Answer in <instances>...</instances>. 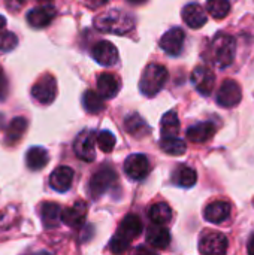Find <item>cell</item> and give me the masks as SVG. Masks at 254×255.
Returning <instances> with one entry per match:
<instances>
[{
    "instance_id": "obj_13",
    "label": "cell",
    "mask_w": 254,
    "mask_h": 255,
    "mask_svg": "<svg viewBox=\"0 0 254 255\" xmlns=\"http://www.w3.org/2000/svg\"><path fill=\"white\" fill-rule=\"evenodd\" d=\"M186 33L180 27H174L166 31L160 39V48L169 55H178L184 46Z\"/></svg>"
},
{
    "instance_id": "obj_31",
    "label": "cell",
    "mask_w": 254,
    "mask_h": 255,
    "mask_svg": "<svg viewBox=\"0 0 254 255\" xmlns=\"http://www.w3.org/2000/svg\"><path fill=\"white\" fill-rule=\"evenodd\" d=\"M207 9L216 19H223L231 12V0H207Z\"/></svg>"
},
{
    "instance_id": "obj_2",
    "label": "cell",
    "mask_w": 254,
    "mask_h": 255,
    "mask_svg": "<svg viewBox=\"0 0 254 255\" xmlns=\"http://www.w3.org/2000/svg\"><path fill=\"white\" fill-rule=\"evenodd\" d=\"M168 76L169 75H168V70L165 66L156 64V63L148 64L145 67V70L142 72V76L139 81L141 93L147 97H154L165 87Z\"/></svg>"
},
{
    "instance_id": "obj_10",
    "label": "cell",
    "mask_w": 254,
    "mask_h": 255,
    "mask_svg": "<svg viewBox=\"0 0 254 255\" xmlns=\"http://www.w3.org/2000/svg\"><path fill=\"white\" fill-rule=\"evenodd\" d=\"M192 84L202 96H210L216 84V75L205 66H198L192 73Z\"/></svg>"
},
{
    "instance_id": "obj_3",
    "label": "cell",
    "mask_w": 254,
    "mask_h": 255,
    "mask_svg": "<svg viewBox=\"0 0 254 255\" xmlns=\"http://www.w3.org/2000/svg\"><path fill=\"white\" fill-rule=\"evenodd\" d=\"M235 39L228 33H217L211 42V60L219 67H228L235 58Z\"/></svg>"
},
{
    "instance_id": "obj_33",
    "label": "cell",
    "mask_w": 254,
    "mask_h": 255,
    "mask_svg": "<svg viewBox=\"0 0 254 255\" xmlns=\"http://www.w3.org/2000/svg\"><path fill=\"white\" fill-rule=\"evenodd\" d=\"M18 45V37L12 31H1L0 33V51L7 52L16 48Z\"/></svg>"
},
{
    "instance_id": "obj_25",
    "label": "cell",
    "mask_w": 254,
    "mask_h": 255,
    "mask_svg": "<svg viewBox=\"0 0 254 255\" xmlns=\"http://www.w3.org/2000/svg\"><path fill=\"white\" fill-rule=\"evenodd\" d=\"M172 181L180 185V187H184V188H190L196 184L198 181V175L195 172V169L189 167V166H178L174 172V176H172Z\"/></svg>"
},
{
    "instance_id": "obj_37",
    "label": "cell",
    "mask_w": 254,
    "mask_h": 255,
    "mask_svg": "<svg viewBox=\"0 0 254 255\" xmlns=\"http://www.w3.org/2000/svg\"><path fill=\"white\" fill-rule=\"evenodd\" d=\"M6 96H7V79L4 76L3 69L0 67V100L6 99Z\"/></svg>"
},
{
    "instance_id": "obj_18",
    "label": "cell",
    "mask_w": 254,
    "mask_h": 255,
    "mask_svg": "<svg viewBox=\"0 0 254 255\" xmlns=\"http://www.w3.org/2000/svg\"><path fill=\"white\" fill-rule=\"evenodd\" d=\"M120 91V81L112 73H100L97 78V93L103 99H114Z\"/></svg>"
},
{
    "instance_id": "obj_12",
    "label": "cell",
    "mask_w": 254,
    "mask_h": 255,
    "mask_svg": "<svg viewBox=\"0 0 254 255\" xmlns=\"http://www.w3.org/2000/svg\"><path fill=\"white\" fill-rule=\"evenodd\" d=\"M55 13H57L55 7L52 4L43 3L42 6L34 7L27 13V22L34 28H43L52 22V19L55 18Z\"/></svg>"
},
{
    "instance_id": "obj_36",
    "label": "cell",
    "mask_w": 254,
    "mask_h": 255,
    "mask_svg": "<svg viewBox=\"0 0 254 255\" xmlns=\"http://www.w3.org/2000/svg\"><path fill=\"white\" fill-rule=\"evenodd\" d=\"M4 4H6L7 10H10V12H18V10L25 4V0H4Z\"/></svg>"
},
{
    "instance_id": "obj_11",
    "label": "cell",
    "mask_w": 254,
    "mask_h": 255,
    "mask_svg": "<svg viewBox=\"0 0 254 255\" xmlns=\"http://www.w3.org/2000/svg\"><path fill=\"white\" fill-rule=\"evenodd\" d=\"M93 58L102 64V66H114L118 63V49L115 48L114 43L108 42V40H100L97 42L93 49H91Z\"/></svg>"
},
{
    "instance_id": "obj_28",
    "label": "cell",
    "mask_w": 254,
    "mask_h": 255,
    "mask_svg": "<svg viewBox=\"0 0 254 255\" xmlns=\"http://www.w3.org/2000/svg\"><path fill=\"white\" fill-rule=\"evenodd\" d=\"M124 128L129 134L135 136V137H142L145 133L150 131L147 123L138 115V114H132L126 118L124 121Z\"/></svg>"
},
{
    "instance_id": "obj_42",
    "label": "cell",
    "mask_w": 254,
    "mask_h": 255,
    "mask_svg": "<svg viewBox=\"0 0 254 255\" xmlns=\"http://www.w3.org/2000/svg\"><path fill=\"white\" fill-rule=\"evenodd\" d=\"M37 1H39V3H42V4H43V3H49V1H51V0H37Z\"/></svg>"
},
{
    "instance_id": "obj_14",
    "label": "cell",
    "mask_w": 254,
    "mask_h": 255,
    "mask_svg": "<svg viewBox=\"0 0 254 255\" xmlns=\"http://www.w3.org/2000/svg\"><path fill=\"white\" fill-rule=\"evenodd\" d=\"M87 217V205L84 202H76L70 208H64L60 212V220L69 227H78L84 223Z\"/></svg>"
},
{
    "instance_id": "obj_35",
    "label": "cell",
    "mask_w": 254,
    "mask_h": 255,
    "mask_svg": "<svg viewBox=\"0 0 254 255\" xmlns=\"http://www.w3.org/2000/svg\"><path fill=\"white\" fill-rule=\"evenodd\" d=\"M16 220V208L9 206L3 214H0V232L9 229Z\"/></svg>"
},
{
    "instance_id": "obj_5",
    "label": "cell",
    "mask_w": 254,
    "mask_h": 255,
    "mask_svg": "<svg viewBox=\"0 0 254 255\" xmlns=\"http://www.w3.org/2000/svg\"><path fill=\"white\" fill-rule=\"evenodd\" d=\"M117 182V173L112 167L103 166L90 179V193L94 199L103 196Z\"/></svg>"
},
{
    "instance_id": "obj_15",
    "label": "cell",
    "mask_w": 254,
    "mask_h": 255,
    "mask_svg": "<svg viewBox=\"0 0 254 255\" xmlns=\"http://www.w3.org/2000/svg\"><path fill=\"white\" fill-rule=\"evenodd\" d=\"M73 170L67 166H61V167H57L51 176H49V185L52 190L58 191V193H66L70 185H72V181H73Z\"/></svg>"
},
{
    "instance_id": "obj_7",
    "label": "cell",
    "mask_w": 254,
    "mask_h": 255,
    "mask_svg": "<svg viewBox=\"0 0 254 255\" xmlns=\"http://www.w3.org/2000/svg\"><path fill=\"white\" fill-rule=\"evenodd\" d=\"M202 254H225L228 251V238L219 232H207L199 241Z\"/></svg>"
},
{
    "instance_id": "obj_26",
    "label": "cell",
    "mask_w": 254,
    "mask_h": 255,
    "mask_svg": "<svg viewBox=\"0 0 254 255\" xmlns=\"http://www.w3.org/2000/svg\"><path fill=\"white\" fill-rule=\"evenodd\" d=\"M148 217H150L153 224L165 226V224H168L172 220V209L169 208L168 203L160 202V203H156V205H153L150 208Z\"/></svg>"
},
{
    "instance_id": "obj_29",
    "label": "cell",
    "mask_w": 254,
    "mask_h": 255,
    "mask_svg": "<svg viewBox=\"0 0 254 255\" xmlns=\"http://www.w3.org/2000/svg\"><path fill=\"white\" fill-rule=\"evenodd\" d=\"M82 105L85 108L87 112L90 114H99L105 109V102H103V97L96 93V91H85L84 96H82Z\"/></svg>"
},
{
    "instance_id": "obj_20",
    "label": "cell",
    "mask_w": 254,
    "mask_h": 255,
    "mask_svg": "<svg viewBox=\"0 0 254 255\" xmlns=\"http://www.w3.org/2000/svg\"><path fill=\"white\" fill-rule=\"evenodd\" d=\"M144 230V226H142V221L138 215L135 214H129L124 217V220L121 221L120 227H118V233L121 236H124L126 239L132 241V239H136Z\"/></svg>"
},
{
    "instance_id": "obj_8",
    "label": "cell",
    "mask_w": 254,
    "mask_h": 255,
    "mask_svg": "<svg viewBox=\"0 0 254 255\" xmlns=\"http://www.w3.org/2000/svg\"><path fill=\"white\" fill-rule=\"evenodd\" d=\"M124 172L130 179L142 181L150 173V161L144 154H133L129 155L124 161Z\"/></svg>"
},
{
    "instance_id": "obj_16",
    "label": "cell",
    "mask_w": 254,
    "mask_h": 255,
    "mask_svg": "<svg viewBox=\"0 0 254 255\" xmlns=\"http://www.w3.org/2000/svg\"><path fill=\"white\" fill-rule=\"evenodd\" d=\"M204 217L213 224H222L231 217V205L225 200H216L205 208Z\"/></svg>"
},
{
    "instance_id": "obj_9",
    "label": "cell",
    "mask_w": 254,
    "mask_h": 255,
    "mask_svg": "<svg viewBox=\"0 0 254 255\" xmlns=\"http://www.w3.org/2000/svg\"><path fill=\"white\" fill-rule=\"evenodd\" d=\"M94 140H96L94 131L85 130V131L79 133L78 137L75 139V143H73L75 154L84 161H93L96 158Z\"/></svg>"
},
{
    "instance_id": "obj_40",
    "label": "cell",
    "mask_w": 254,
    "mask_h": 255,
    "mask_svg": "<svg viewBox=\"0 0 254 255\" xmlns=\"http://www.w3.org/2000/svg\"><path fill=\"white\" fill-rule=\"evenodd\" d=\"M129 3H132V4H142V3H145L147 0H127Z\"/></svg>"
},
{
    "instance_id": "obj_41",
    "label": "cell",
    "mask_w": 254,
    "mask_h": 255,
    "mask_svg": "<svg viewBox=\"0 0 254 255\" xmlns=\"http://www.w3.org/2000/svg\"><path fill=\"white\" fill-rule=\"evenodd\" d=\"M4 25H6V19H4V16H1V15H0V30H3V28H4Z\"/></svg>"
},
{
    "instance_id": "obj_32",
    "label": "cell",
    "mask_w": 254,
    "mask_h": 255,
    "mask_svg": "<svg viewBox=\"0 0 254 255\" xmlns=\"http://www.w3.org/2000/svg\"><path fill=\"white\" fill-rule=\"evenodd\" d=\"M96 140H97V145H99L100 151H103V152H106V154L111 152V151L114 149L115 143H117L115 136H114L111 131H108V130L100 131V133L96 136Z\"/></svg>"
},
{
    "instance_id": "obj_23",
    "label": "cell",
    "mask_w": 254,
    "mask_h": 255,
    "mask_svg": "<svg viewBox=\"0 0 254 255\" xmlns=\"http://www.w3.org/2000/svg\"><path fill=\"white\" fill-rule=\"evenodd\" d=\"M25 163L30 170H40L48 164V152L40 146H33L25 154Z\"/></svg>"
},
{
    "instance_id": "obj_4",
    "label": "cell",
    "mask_w": 254,
    "mask_h": 255,
    "mask_svg": "<svg viewBox=\"0 0 254 255\" xmlns=\"http://www.w3.org/2000/svg\"><path fill=\"white\" fill-rule=\"evenodd\" d=\"M31 97L40 105H49L57 97V81L52 75H43L31 88Z\"/></svg>"
},
{
    "instance_id": "obj_30",
    "label": "cell",
    "mask_w": 254,
    "mask_h": 255,
    "mask_svg": "<svg viewBox=\"0 0 254 255\" xmlns=\"http://www.w3.org/2000/svg\"><path fill=\"white\" fill-rule=\"evenodd\" d=\"M160 148L163 152L169 154V155H183L186 151H187V146H186V142L178 139L177 136L175 137H163L162 142H160Z\"/></svg>"
},
{
    "instance_id": "obj_19",
    "label": "cell",
    "mask_w": 254,
    "mask_h": 255,
    "mask_svg": "<svg viewBox=\"0 0 254 255\" xmlns=\"http://www.w3.org/2000/svg\"><path fill=\"white\" fill-rule=\"evenodd\" d=\"M147 242L156 250H166L171 244V235L163 226L154 224L147 230Z\"/></svg>"
},
{
    "instance_id": "obj_6",
    "label": "cell",
    "mask_w": 254,
    "mask_h": 255,
    "mask_svg": "<svg viewBox=\"0 0 254 255\" xmlns=\"http://www.w3.org/2000/svg\"><path fill=\"white\" fill-rule=\"evenodd\" d=\"M243 99L241 87L234 79H226L217 93V103L223 108H234L237 106Z\"/></svg>"
},
{
    "instance_id": "obj_34",
    "label": "cell",
    "mask_w": 254,
    "mask_h": 255,
    "mask_svg": "<svg viewBox=\"0 0 254 255\" xmlns=\"http://www.w3.org/2000/svg\"><path fill=\"white\" fill-rule=\"evenodd\" d=\"M130 247V241L126 239L124 236H121L120 233H117L112 239H111V244H109V248H111V253L114 254H121V253H126Z\"/></svg>"
},
{
    "instance_id": "obj_17",
    "label": "cell",
    "mask_w": 254,
    "mask_h": 255,
    "mask_svg": "<svg viewBox=\"0 0 254 255\" xmlns=\"http://www.w3.org/2000/svg\"><path fill=\"white\" fill-rule=\"evenodd\" d=\"M183 19L190 28H201L207 24L208 16L204 7L198 3H190L183 9Z\"/></svg>"
},
{
    "instance_id": "obj_27",
    "label": "cell",
    "mask_w": 254,
    "mask_h": 255,
    "mask_svg": "<svg viewBox=\"0 0 254 255\" xmlns=\"http://www.w3.org/2000/svg\"><path fill=\"white\" fill-rule=\"evenodd\" d=\"M160 133L163 137H175L180 133V120L177 112L169 111L163 115L160 124Z\"/></svg>"
},
{
    "instance_id": "obj_22",
    "label": "cell",
    "mask_w": 254,
    "mask_h": 255,
    "mask_svg": "<svg viewBox=\"0 0 254 255\" xmlns=\"http://www.w3.org/2000/svg\"><path fill=\"white\" fill-rule=\"evenodd\" d=\"M216 134V126L213 123H199L187 130L189 140L195 143H204Z\"/></svg>"
},
{
    "instance_id": "obj_1",
    "label": "cell",
    "mask_w": 254,
    "mask_h": 255,
    "mask_svg": "<svg viewBox=\"0 0 254 255\" xmlns=\"http://www.w3.org/2000/svg\"><path fill=\"white\" fill-rule=\"evenodd\" d=\"M94 27L102 33L126 34L135 27V18L129 12L111 9L94 18Z\"/></svg>"
},
{
    "instance_id": "obj_21",
    "label": "cell",
    "mask_w": 254,
    "mask_h": 255,
    "mask_svg": "<svg viewBox=\"0 0 254 255\" xmlns=\"http://www.w3.org/2000/svg\"><path fill=\"white\" fill-rule=\"evenodd\" d=\"M61 208L54 202H46L40 205V218L45 229H55L61 223L60 220Z\"/></svg>"
},
{
    "instance_id": "obj_24",
    "label": "cell",
    "mask_w": 254,
    "mask_h": 255,
    "mask_svg": "<svg viewBox=\"0 0 254 255\" xmlns=\"http://www.w3.org/2000/svg\"><path fill=\"white\" fill-rule=\"evenodd\" d=\"M25 130H27V121L22 117L13 118L9 123V127L6 130V145H9V146L16 145L21 140Z\"/></svg>"
},
{
    "instance_id": "obj_39",
    "label": "cell",
    "mask_w": 254,
    "mask_h": 255,
    "mask_svg": "<svg viewBox=\"0 0 254 255\" xmlns=\"http://www.w3.org/2000/svg\"><path fill=\"white\" fill-rule=\"evenodd\" d=\"M249 253H250L252 255H254V236L252 238L250 244H249Z\"/></svg>"
},
{
    "instance_id": "obj_38",
    "label": "cell",
    "mask_w": 254,
    "mask_h": 255,
    "mask_svg": "<svg viewBox=\"0 0 254 255\" xmlns=\"http://www.w3.org/2000/svg\"><path fill=\"white\" fill-rule=\"evenodd\" d=\"M88 7L90 9H96V7H100V6H105L109 0H85Z\"/></svg>"
}]
</instances>
